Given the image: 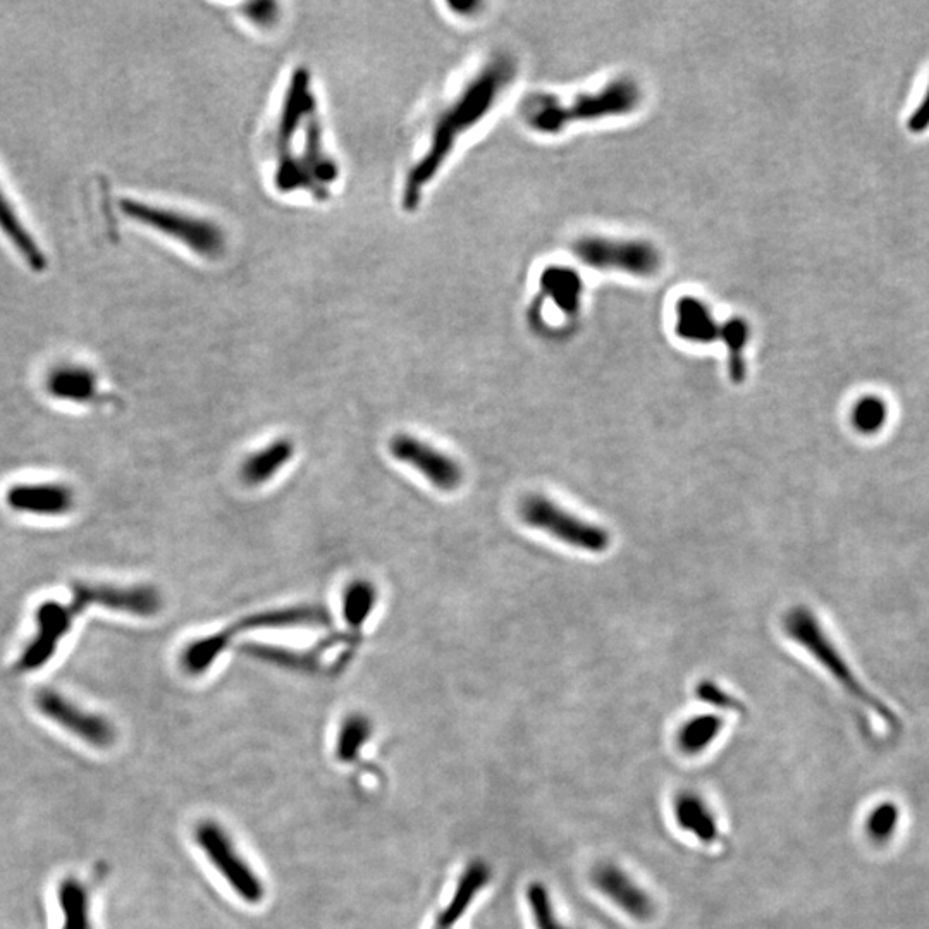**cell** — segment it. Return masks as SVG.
Here are the masks:
<instances>
[{"instance_id":"22","label":"cell","mask_w":929,"mask_h":929,"mask_svg":"<svg viewBox=\"0 0 929 929\" xmlns=\"http://www.w3.org/2000/svg\"><path fill=\"white\" fill-rule=\"evenodd\" d=\"M293 453L295 444L291 443L290 439H277L264 450L255 451L241 463V479L248 486L265 484L290 462Z\"/></svg>"},{"instance_id":"20","label":"cell","mask_w":929,"mask_h":929,"mask_svg":"<svg viewBox=\"0 0 929 929\" xmlns=\"http://www.w3.org/2000/svg\"><path fill=\"white\" fill-rule=\"evenodd\" d=\"M47 391L57 400L90 403L99 396V384L87 367L59 365L47 377Z\"/></svg>"},{"instance_id":"2","label":"cell","mask_w":929,"mask_h":929,"mask_svg":"<svg viewBox=\"0 0 929 929\" xmlns=\"http://www.w3.org/2000/svg\"><path fill=\"white\" fill-rule=\"evenodd\" d=\"M517 76V62L499 54L484 62L450 99L439 102L425 126L417 154L408 164L401 185V207L415 212L425 193L441 176L456 148L486 119Z\"/></svg>"},{"instance_id":"3","label":"cell","mask_w":929,"mask_h":929,"mask_svg":"<svg viewBox=\"0 0 929 929\" xmlns=\"http://www.w3.org/2000/svg\"><path fill=\"white\" fill-rule=\"evenodd\" d=\"M642 100V92L634 80L620 78L596 93H584L568 104L556 95L534 93L520 107L523 121L530 130L541 135H554L575 121H596L604 117L625 116L634 112Z\"/></svg>"},{"instance_id":"21","label":"cell","mask_w":929,"mask_h":929,"mask_svg":"<svg viewBox=\"0 0 929 929\" xmlns=\"http://www.w3.org/2000/svg\"><path fill=\"white\" fill-rule=\"evenodd\" d=\"M489 880H491V869H489L486 862H472L465 869L460 881H458L455 895L450 900V904L446 905L443 914L439 916V928L448 929L455 926L465 916V912L474 902L477 893L486 888Z\"/></svg>"},{"instance_id":"14","label":"cell","mask_w":929,"mask_h":929,"mask_svg":"<svg viewBox=\"0 0 929 929\" xmlns=\"http://www.w3.org/2000/svg\"><path fill=\"white\" fill-rule=\"evenodd\" d=\"M74 616L76 613L71 604H61L57 601L42 604L37 611V635L21 654L19 670L33 671L44 666L56 654L61 640L73 627Z\"/></svg>"},{"instance_id":"30","label":"cell","mask_w":929,"mask_h":929,"mask_svg":"<svg viewBox=\"0 0 929 929\" xmlns=\"http://www.w3.org/2000/svg\"><path fill=\"white\" fill-rule=\"evenodd\" d=\"M697 697L701 701L708 702L711 706H716V708L728 709V711H742V704L732 694H728L714 683H701L697 687Z\"/></svg>"},{"instance_id":"12","label":"cell","mask_w":929,"mask_h":929,"mask_svg":"<svg viewBox=\"0 0 929 929\" xmlns=\"http://www.w3.org/2000/svg\"><path fill=\"white\" fill-rule=\"evenodd\" d=\"M591 883L604 899L610 900L618 911L630 919L647 923L656 916L658 909L651 893L615 862H599L592 869Z\"/></svg>"},{"instance_id":"10","label":"cell","mask_w":929,"mask_h":929,"mask_svg":"<svg viewBox=\"0 0 929 929\" xmlns=\"http://www.w3.org/2000/svg\"><path fill=\"white\" fill-rule=\"evenodd\" d=\"M38 711L54 721L76 739L97 749H107L114 742V726L100 714L78 708L74 702L54 690H40L35 699Z\"/></svg>"},{"instance_id":"9","label":"cell","mask_w":929,"mask_h":929,"mask_svg":"<svg viewBox=\"0 0 929 929\" xmlns=\"http://www.w3.org/2000/svg\"><path fill=\"white\" fill-rule=\"evenodd\" d=\"M198 847L212 862L217 873L228 881V885L248 904H259L264 899V883L255 874L250 864L240 856L228 833L214 821H204L197 828Z\"/></svg>"},{"instance_id":"13","label":"cell","mask_w":929,"mask_h":929,"mask_svg":"<svg viewBox=\"0 0 929 929\" xmlns=\"http://www.w3.org/2000/svg\"><path fill=\"white\" fill-rule=\"evenodd\" d=\"M389 450L396 460L407 463L424 475L432 486L441 491H455L463 480L460 463L443 451L432 448L419 437L398 434L391 439Z\"/></svg>"},{"instance_id":"16","label":"cell","mask_w":929,"mask_h":929,"mask_svg":"<svg viewBox=\"0 0 929 929\" xmlns=\"http://www.w3.org/2000/svg\"><path fill=\"white\" fill-rule=\"evenodd\" d=\"M7 505L21 513L56 517L71 511L74 494L62 484H25L9 489Z\"/></svg>"},{"instance_id":"15","label":"cell","mask_w":929,"mask_h":929,"mask_svg":"<svg viewBox=\"0 0 929 929\" xmlns=\"http://www.w3.org/2000/svg\"><path fill=\"white\" fill-rule=\"evenodd\" d=\"M673 819L678 828L702 845L721 840L720 823L713 807L696 790H682L673 799Z\"/></svg>"},{"instance_id":"11","label":"cell","mask_w":929,"mask_h":929,"mask_svg":"<svg viewBox=\"0 0 929 929\" xmlns=\"http://www.w3.org/2000/svg\"><path fill=\"white\" fill-rule=\"evenodd\" d=\"M73 608L76 615L87 610L88 606H102L107 610L121 611L136 616H154L162 610V597L159 591L150 585H116L74 584Z\"/></svg>"},{"instance_id":"28","label":"cell","mask_w":929,"mask_h":929,"mask_svg":"<svg viewBox=\"0 0 929 929\" xmlns=\"http://www.w3.org/2000/svg\"><path fill=\"white\" fill-rule=\"evenodd\" d=\"M850 420L859 434L873 436L883 431L888 420V407L878 396H864L852 407Z\"/></svg>"},{"instance_id":"17","label":"cell","mask_w":929,"mask_h":929,"mask_svg":"<svg viewBox=\"0 0 929 929\" xmlns=\"http://www.w3.org/2000/svg\"><path fill=\"white\" fill-rule=\"evenodd\" d=\"M0 231L6 240L13 245L19 257L25 260L31 271L42 272L47 269V257L40 248L37 240L33 238L30 229L18 214L11 198L7 197L6 190L0 185Z\"/></svg>"},{"instance_id":"23","label":"cell","mask_w":929,"mask_h":929,"mask_svg":"<svg viewBox=\"0 0 929 929\" xmlns=\"http://www.w3.org/2000/svg\"><path fill=\"white\" fill-rule=\"evenodd\" d=\"M725 720L718 714H696L678 728L675 744L683 756H699L720 737Z\"/></svg>"},{"instance_id":"29","label":"cell","mask_w":929,"mask_h":929,"mask_svg":"<svg viewBox=\"0 0 929 929\" xmlns=\"http://www.w3.org/2000/svg\"><path fill=\"white\" fill-rule=\"evenodd\" d=\"M899 825V809L892 804H881L866 819V831L874 842L890 840Z\"/></svg>"},{"instance_id":"26","label":"cell","mask_w":929,"mask_h":929,"mask_svg":"<svg viewBox=\"0 0 929 929\" xmlns=\"http://www.w3.org/2000/svg\"><path fill=\"white\" fill-rule=\"evenodd\" d=\"M377 601L376 587L367 580H357L346 587L343 596V615L348 625L362 627Z\"/></svg>"},{"instance_id":"31","label":"cell","mask_w":929,"mask_h":929,"mask_svg":"<svg viewBox=\"0 0 929 929\" xmlns=\"http://www.w3.org/2000/svg\"><path fill=\"white\" fill-rule=\"evenodd\" d=\"M279 6L277 4H271V2H262V4H250V6L245 7V16H247L248 21L253 23L255 26H262V28H271V26L276 25L277 18H279ZM260 28V30H262Z\"/></svg>"},{"instance_id":"4","label":"cell","mask_w":929,"mask_h":929,"mask_svg":"<svg viewBox=\"0 0 929 929\" xmlns=\"http://www.w3.org/2000/svg\"><path fill=\"white\" fill-rule=\"evenodd\" d=\"M119 209L131 221L154 229L155 233L179 243L200 259L216 262L228 252V234L219 222L209 217L164 205L147 204L133 198L121 200Z\"/></svg>"},{"instance_id":"8","label":"cell","mask_w":929,"mask_h":929,"mask_svg":"<svg viewBox=\"0 0 929 929\" xmlns=\"http://www.w3.org/2000/svg\"><path fill=\"white\" fill-rule=\"evenodd\" d=\"M573 253L582 260V264L601 271H622L647 277L656 274L661 267V255L647 241L587 236L573 243Z\"/></svg>"},{"instance_id":"24","label":"cell","mask_w":929,"mask_h":929,"mask_svg":"<svg viewBox=\"0 0 929 929\" xmlns=\"http://www.w3.org/2000/svg\"><path fill=\"white\" fill-rule=\"evenodd\" d=\"M749 326L744 319L733 317L721 326L720 339L728 350V376L735 384L745 381L747 365L744 351L749 343Z\"/></svg>"},{"instance_id":"19","label":"cell","mask_w":929,"mask_h":929,"mask_svg":"<svg viewBox=\"0 0 929 929\" xmlns=\"http://www.w3.org/2000/svg\"><path fill=\"white\" fill-rule=\"evenodd\" d=\"M542 295L558 308L567 319H575L580 314L584 283L579 274L570 267H548L541 276Z\"/></svg>"},{"instance_id":"5","label":"cell","mask_w":929,"mask_h":929,"mask_svg":"<svg viewBox=\"0 0 929 929\" xmlns=\"http://www.w3.org/2000/svg\"><path fill=\"white\" fill-rule=\"evenodd\" d=\"M785 630H787L788 637L804 647L807 653L811 654L819 665L823 666L831 677L842 685L843 690L852 699H856L859 704L871 709L880 720L888 725H899L897 716H893L892 711L886 708L883 702L878 701L873 694H869V690L857 680L856 673L850 668L847 659L843 658V654L830 639V635L823 630L818 616L814 615L813 611L807 608H794L785 616Z\"/></svg>"},{"instance_id":"7","label":"cell","mask_w":929,"mask_h":929,"mask_svg":"<svg viewBox=\"0 0 929 929\" xmlns=\"http://www.w3.org/2000/svg\"><path fill=\"white\" fill-rule=\"evenodd\" d=\"M520 515L530 527L587 553H603L610 548V534L596 523L573 515L542 494H532L520 505Z\"/></svg>"},{"instance_id":"18","label":"cell","mask_w":929,"mask_h":929,"mask_svg":"<svg viewBox=\"0 0 929 929\" xmlns=\"http://www.w3.org/2000/svg\"><path fill=\"white\" fill-rule=\"evenodd\" d=\"M678 338L697 345H709L720 339L721 324L714 319L713 312L706 303L694 296H683L677 303Z\"/></svg>"},{"instance_id":"6","label":"cell","mask_w":929,"mask_h":929,"mask_svg":"<svg viewBox=\"0 0 929 929\" xmlns=\"http://www.w3.org/2000/svg\"><path fill=\"white\" fill-rule=\"evenodd\" d=\"M331 616L327 610L320 606H302V608H291V610L269 611V613H260V615L245 618L243 622L233 627L226 628L224 632L204 637V639L191 642L186 647L185 653L181 656V665L190 675H200L205 670H209L212 663L216 661L219 654L226 651L229 640L241 630H250V628H267V627H329L331 625Z\"/></svg>"},{"instance_id":"32","label":"cell","mask_w":929,"mask_h":929,"mask_svg":"<svg viewBox=\"0 0 929 929\" xmlns=\"http://www.w3.org/2000/svg\"><path fill=\"white\" fill-rule=\"evenodd\" d=\"M929 126V92L926 93V99L917 107L916 112L912 114L909 121V128L912 131H923Z\"/></svg>"},{"instance_id":"1","label":"cell","mask_w":929,"mask_h":929,"mask_svg":"<svg viewBox=\"0 0 929 929\" xmlns=\"http://www.w3.org/2000/svg\"><path fill=\"white\" fill-rule=\"evenodd\" d=\"M272 190L281 197L326 202L341 181V164L327 140L314 76L296 66L284 85L264 138Z\"/></svg>"},{"instance_id":"25","label":"cell","mask_w":929,"mask_h":929,"mask_svg":"<svg viewBox=\"0 0 929 929\" xmlns=\"http://www.w3.org/2000/svg\"><path fill=\"white\" fill-rule=\"evenodd\" d=\"M527 905H529L532 924L536 929H575L561 921L554 907L553 897L546 885L534 881L527 886Z\"/></svg>"},{"instance_id":"27","label":"cell","mask_w":929,"mask_h":929,"mask_svg":"<svg viewBox=\"0 0 929 929\" xmlns=\"http://www.w3.org/2000/svg\"><path fill=\"white\" fill-rule=\"evenodd\" d=\"M372 733L370 721L363 714H350L339 730L338 757L341 761L350 763L362 751L363 745L369 740Z\"/></svg>"}]
</instances>
